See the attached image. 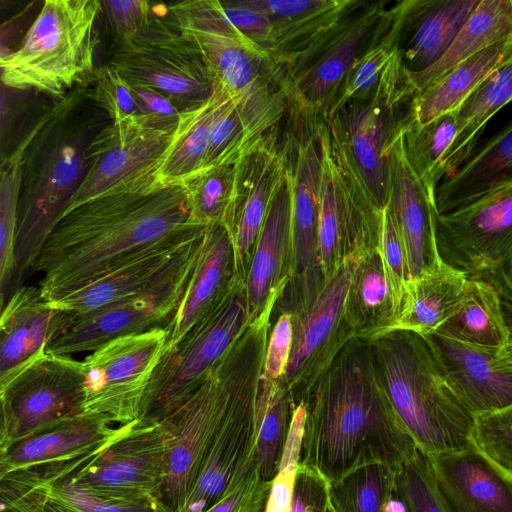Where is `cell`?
Instances as JSON below:
<instances>
[{"instance_id": "e0dca14e", "label": "cell", "mask_w": 512, "mask_h": 512, "mask_svg": "<svg viewBox=\"0 0 512 512\" xmlns=\"http://www.w3.org/2000/svg\"><path fill=\"white\" fill-rule=\"evenodd\" d=\"M178 121L148 113L111 121L102 128L87 149L85 176L65 211L155 174L173 141Z\"/></svg>"}, {"instance_id": "836d02e7", "label": "cell", "mask_w": 512, "mask_h": 512, "mask_svg": "<svg viewBox=\"0 0 512 512\" xmlns=\"http://www.w3.org/2000/svg\"><path fill=\"white\" fill-rule=\"evenodd\" d=\"M344 309L356 339L370 341L395 324L398 312L379 249L356 260Z\"/></svg>"}, {"instance_id": "f6af8a7d", "label": "cell", "mask_w": 512, "mask_h": 512, "mask_svg": "<svg viewBox=\"0 0 512 512\" xmlns=\"http://www.w3.org/2000/svg\"><path fill=\"white\" fill-rule=\"evenodd\" d=\"M236 183V164L203 169L183 184L193 220L203 226L226 225Z\"/></svg>"}, {"instance_id": "816d5d0a", "label": "cell", "mask_w": 512, "mask_h": 512, "mask_svg": "<svg viewBox=\"0 0 512 512\" xmlns=\"http://www.w3.org/2000/svg\"><path fill=\"white\" fill-rule=\"evenodd\" d=\"M1 477V510L6 512H66L47 494L29 470L14 471Z\"/></svg>"}, {"instance_id": "74e56055", "label": "cell", "mask_w": 512, "mask_h": 512, "mask_svg": "<svg viewBox=\"0 0 512 512\" xmlns=\"http://www.w3.org/2000/svg\"><path fill=\"white\" fill-rule=\"evenodd\" d=\"M512 100V60L494 70L455 110L456 135L440 166V181L472 155L491 117Z\"/></svg>"}, {"instance_id": "7c38bea8", "label": "cell", "mask_w": 512, "mask_h": 512, "mask_svg": "<svg viewBox=\"0 0 512 512\" xmlns=\"http://www.w3.org/2000/svg\"><path fill=\"white\" fill-rule=\"evenodd\" d=\"M167 436L160 419L124 424L122 433L102 450L56 476L112 501L163 502Z\"/></svg>"}, {"instance_id": "d590c367", "label": "cell", "mask_w": 512, "mask_h": 512, "mask_svg": "<svg viewBox=\"0 0 512 512\" xmlns=\"http://www.w3.org/2000/svg\"><path fill=\"white\" fill-rule=\"evenodd\" d=\"M512 60V37L465 59L439 81L416 95L411 124L424 125L455 111L497 68Z\"/></svg>"}, {"instance_id": "4dcf8cb0", "label": "cell", "mask_w": 512, "mask_h": 512, "mask_svg": "<svg viewBox=\"0 0 512 512\" xmlns=\"http://www.w3.org/2000/svg\"><path fill=\"white\" fill-rule=\"evenodd\" d=\"M66 312L47 301L38 285H23L1 307L0 377L43 352L63 327Z\"/></svg>"}, {"instance_id": "30bf717a", "label": "cell", "mask_w": 512, "mask_h": 512, "mask_svg": "<svg viewBox=\"0 0 512 512\" xmlns=\"http://www.w3.org/2000/svg\"><path fill=\"white\" fill-rule=\"evenodd\" d=\"M0 453L85 414L82 363L43 352L0 377Z\"/></svg>"}, {"instance_id": "5bb4252c", "label": "cell", "mask_w": 512, "mask_h": 512, "mask_svg": "<svg viewBox=\"0 0 512 512\" xmlns=\"http://www.w3.org/2000/svg\"><path fill=\"white\" fill-rule=\"evenodd\" d=\"M132 87L170 99L180 112L212 95L215 79L196 46L153 13L148 26L118 43L110 63Z\"/></svg>"}, {"instance_id": "9f6ffc18", "label": "cell", "mask_w": 512, "mask_h": 512, "mask_svg": "<svg viewBox=\"0 0 512 512\" xmlns=\"http://www.w3.org/2000/svg\"><path fill=\"white\" fill-rule=\"evenodd\" d=\"M220 2L232 25L251 42L269 54L271 23L268 16L251 5L248 0Z\"/></svg>"}, {"instance_id": "be15d7a7", "label": "cell", "mask_w": 512, "mask_h": 512, "mask_svg": "<svg viewBox=\"0 0 512 512\" xmlns=\"http://www.w3.org/2000/svg\"><path fill=\"white\" fill-rule=\"evenodd\" d=\"M324 512H336V510L333 508L329 500L327 501V505Z\"/></svg>"}, {"instance_id": "9c48e42d", "label": "cell", "mask_w": 512, "mask_h": 512, "mask_svg": "<svg viewBox=\"0 0 512 512\" xmlns=\"http://www.w3.org/2000/svg\"><path fill=\"white\" fill-rule=\"evenodd\" d=\"M250 322L246 287L238 278L211 312L176 345L165 348L146 390L140 419H161L182 404Z\"/></svg>"}, {"instance_id": "7dc6e473", "label": "cell", "mask_w": 512, "mask_h": 512, "mask_svg": "<svg viewBox=\"0 0 512 512\" xmlns=\"http://www.w3.org/2000/svg\"><path fill=\"white\" fill-rule=\"evenodd\" d=\"M32 472L47 494L66 512H172L164 502L127 503L101 498L70 480L47 479Z\"/></svg>"}, {"instance_id": "4fadbf2b", "label": "cell", "mask_w": 512, "mask_h": 512, "mask_svg": "<svg viewBox=\"0 0 512 512\" xmlns=\"http://www.w3.org/2000/svg\"><path fill=\"white\" fill-rule=\"evenodd\" d=\"M236 340L199 387L160 419L167 436L162 500L172 512L178 510L189 495L225 415L235 373Z\"/></svg>"}, {"instance_id": "7bdbcfd3", "label": "cell", "mask_w": 512, "mask_h": 512, "mask_svg": "<svg viewBox=\"0 0 512 512\" xmlns=\"http://www.w3.org/2000/svg\"><path fill=\"white\" fill-rule=\"evenodd\" d=\"M456 135L455 111L424 124H410L403 133L406 159L414 173L434 195L440 182L442 159Z\"/></svg>"}, {"instance_id": "cb8c5ba5", "label": "cell", "mask_w": 512, "mask_h": 512, "mask_svg": "<svg viewBox=\"0 0 512 512\" xmlns=\"http://www.w3.org/2000/svg\"><path fill=\"white\" fill-rule=\"evenodd\" d=\"M403 133L390 152L386 206L402 241L412 280L432 271L442 260L435 235L434 195L409 165L403 148Z\"/></svg>"}, {"instance_id": "83f0119b", "label": "cell", "mask_w": 512, "mask_h": 512, "mask_svg": "<svg viewBox=\"0 0 512 512\" xmlns=\"http://www.w3.org/2000/svg\"><path fill=\"white\" fill-rule=\"evenodd\" d=\"M427 456L453 512H512V478L474 447Z\"/></svg>"}, {"instance_id": "d6a6232c", "label": "cell", "mask_w": 512, "mask_h": 512, "mask_svg": "<svg viewBox=\"0 0 512 512\" xmlns=\"http://www.w3.org/2000/svg\"><path fill=\"white\" fill-rule=\"evenodd\" d=\"M512 179V120L434 191L438 214H447Z\"/></svg>"}, {"instance_id": "3957f363", "label": "cell", "mask_w": 512, "mask_h": 512, "mask_svg": "<svg viewBox=\"0 0 512 512\" xmlns=\"http://www.w3.org/2000/svg\"><path fill=\"white\" fill-rule=\"evenodd\" d=\"M384 390L426 455L473 447L474 415L449 385L427 337L392 330L368 341Z\"/></svg>"}, {"instance_id": "f35d334b", "label": "cell", "mask_w": 512, "mask_h": 512, "mask_svg": "<svg viewBox=\"0 0 512 512\" xmlns=\"http://www.w3.org/2000/svg\"><path fill=\"white\" fill-rule=\"evenodd\" d=\"M512 37V0H480L444 56L427 70L409 75L415 91L427 89L456 65Z\"/></svg>"}, {"instance_id": "d6986e66", "label": "cell", "mask_w": 512, "mask_h": 512, "mask_svg": "<svg viewBox=\"0 0 512 512\" xmlns=\"http://www.w3.org/2000/svg\"><path fill=\"white\" fill-rule=\"evenodd\" d=\"M355 262H343L311 301L290 313L292 347L283 379L295 407L306 403L319 378L354 338L344 307Z\"/></svg>"}, {"instance_id": "ffe728a7", "label": "cell", "mask_w": 512, "mask_h": 512, "mask_svg": "<svg viewBox=\"0 0 512 512\" xmlns=\"http://www.w3.org/2000/svg\"><path fill=\"white\" fill-rule=\"evenodd\" d=\"M172 24L198 49L215 82L237 97L257 82L283 76L268 53L240 33L218 0H189L169 7Z\"/></svg>"}, {"instance_id": "6f0895ef", "label": "cell", "mask_w": 512, "mask_h": 512, "mask_svg": "<svg viewBox=\"0 0 512 512\" xmlns=\"http://www.w3.org/2000/svg\"><path fill=\"white\" fill-rule=\"evenodd\" d=\"M292 337L291 314L280 312L271 328L263 366V374L268 379L276 381L284 377L291 353Z\"/></svg>"}, {"instance_id": "c3c4849f", "label": "cell", "mask_w": 512, "mask_h": 512, "mask_svg": "<svg viewBox=\"0 0 512 512\" xmlns=\"http://www.w3.org/2000/svg\"><path fill=\"white\" fill-rule=\"evenodd\" d=\"M472 444L512 478V404L474 416Z\"/></svg>"}, {"instance_id": "277c9868", "label": "cell", "mask_w": 512, "mask_h": 512, "mask_svg": "<svg viewBox=\"0 0 512 512\" xmlns=\"http://www.w3.org/2000/svg\"><path fill=\"white\" fill-rule=\"evenodd\" d=\"M77 98L62 103L38 123L35 147L40 162L22 163L14 274L9 296L23 286L55 223L67 209L86 173V152L101 129L75 113Z\"/></svg>"}, {"instance_id": "2e32d148", "label": "cell", "mask_w": 512, "mask_h": 512, "mask_svg": "<svg viewBox=\"0 0 512 512\" xmlns=\"http://www.w3.org/2000/svg\"><path fill=\"white\" fill-rule=\"evenodd\" d=\"M167 338L166 327H154L115 338L81 360L85 414L102 415L120 425L140 419Z\"/></svg>"}, {"instance_id": "52a82bcc", "label": "cell", "mask_w": 512, "mask_h": 512, "mask_svg": "<svg viewBox=\"0 0 512 512\" xmlns=\"http://www.w3.org/2000/svg\"><path fill=\"white\" fill-rule=\"evenodd\" d=\"M282 134L292 192L294 267L275 308L291 313L311 301L325 278L320 263L319 210L322 155L319 116L291 104Z\"/></svg>"}, {"instance_id": "ee69618b", "label": "cell", "mask_w": 512, "mask_h": 512, "mask_svg": "<svg viewBox=\"0 0 512 512\" xmlns=\"http://www.w3.org/2000/svg\"><path fill=\"white\" fill-rule=\"evenodd\" d=\"M36 132V126L24 142L3 162L0 183V292L1 307L8 299L13 274L18 222V205L25 150Z\"/></svg>"}, {"instance_id": "681fc988", "label": "cell", "mask_w": 512, "mask_h": 512, "mask_svg": "<svg viewBox=\"0 0 512 512\" xmlns=\"http://www.w3.org/2000/svg\"><path fill=\"white\" fill-rule=\"evenodd\" d=\"M306 419V404L295 407L278 472L272 481L265 512H290Z\"/></svg>"}, {"instance_id": "1f68e13d", "label": "cell", "mask_w": 512, "mask_h": 512, "mask_svg": "<svg viewBox=\"0 0 512 512\" xmlns=\"http://www.w3.org/2000/svg\"><path fill=\"white\" fill-rule=\"evenodd\" d=\"M271 23L269 54L282 67L335 24L359 0H248Z\"/></svg>"}, {"instance_id": "ab89813d", "label": "cell", "mask_w": 512, "mask_h": 512, "mask_svg": "<svg viewBox=\"0 0 512 512\" xmlns=\"http://www.w3.org/2000/svg\"><path fill=\"white\" fill-rule=\"evenodd\" d=\"M435 333L499 351L510 336L501 296L487 282L469 279L460 305Z\"/></svg>"}, {"instance_id": "9a60e30c", "label": "cell", "mask_w": 512, "mask_h": 512, "mask_svg": "<svg viewBox=\"0 0 512 512\" xmlns=\"http://www.w3.org/2000/svg\"><path fill=\"white\" fill-rule=\"evenodd\" d=\"M204 238L205 233L168 276L146 293L83 314L66 312L63 327L50 339L45 351L69 356L92 352L115 338L167 327L183 300Z\"/></svg>"}, {"instance_id": "e575fe53", "label": "cell", "mask_w": 512, "mask_h": 512, "mask_svg": "<svg viewBox=\"0 0 512 512\" xmlns=\"http://www.w3.org/2000/svg\"><path fill=\"white\" fill-rule=\"evenodd\" d=\"M468 284L464 273L441 261L408 282L401 312L390 331L409 330L425 337L435 333L456 311Z\"/></svg>"}, {"instance_id": "484cf974", "label": "cell", "mask_w": 512, "mask_h": 512, "mask_svg": "<svg viewBox=\"0 0 512 512\" xmlns=\"http://www.w3.org/2000/svg\"><path fill=\"white\" fill-rule=\"evenodd\" d=\"M293 267L292 192L287 169L268 208L245 280L251 321L275 309Z\"/></svg>"}, {"instance_id": "d4e9b609", "label": "cell", "mask_w": 512, "mask_h": 512, "mask_svg": "<svg viewBox=\"0 0 512 512\" xmlns=\"http://www.w3.org/2000/svg\"><path fill=\"white\" fill-rule=\"evenodd\" d=\"M480 0H403L393 5L392 26L409 75L427 70L447 52Z\"/></svg>"}, {"instance_id": "680465c9", "label": "cell", "mask_w": 512, "mask_h": 512, "mask_svg": "<svg viewBox=\"0 0 512 512\" xmlns=\"http://www.w3.org/2000/svg\"><path fill=\"white\" fill-rule=\"evenodd\" d=\"M328 481L316 471L299 464L290 512H324Z\"/></svg>"}, {"instance_id": "f5cc1de1", "label": "cell", "mask_w": 512, "mask_h": 512, "mask_svg": "<svg viewBox=\"0 0 512 512\" xmlns=\"http://www.w3.org/2000/svg\"><path fill=\"white\" fill-rule=\"evenodd\" d=\"M271 484L260 478L253 456L235 475L223 497L206 512H265Z\"/></svg>"}, {"instance_id": "bcb514c9", "label": "cell", "mask_w": 512, "mask_h": 512, "mask_svg": "<svg viewBox=\"0 0 512 512\" xmlns=\"http://www.w3.org/2000/svg\"><path fill=\"white\" fill-rule=\"evenodd\" d=\"M395 498L405 512H453L436 483L428 456L418 448L396 468Z\"/></svg>"}, {"instance_id": "91938a15", "label": "cell", "mask_w": 512, "mask_h": 512, "mask_svg": "<svg viewBox=\"0 0 512 512\" xmlns=\"http://www.w3.org/2000/svg\"><path fill=\"white\" fill-rule=\"evenodd\" d=\"M132 88L136 97L148 113L168 120H179L181 112L165 95L148 88Z\"/></svg>"}, {"instance_id": "ac0fdd59", "label": "cell", "mask_w": 512, "mask_h": 512, "mask_svg": "<svg viewBox=\"0 0 512 512\" xmlns=\"http://www.w3.org/2000/svg\"><path fill=\"white\" fill-rule=\"evenodd\" d=\"M415 97L399 92L353 99L325 119L381 209L388 200L390 152L411 124Z\"/></svg>"}, {"instance_id": "6da1fadb", "label": "cell", "mask_w": 512, "mask_h": 512, "mask_svg": "<svg viewBox=\"0 0 512 512\" xmlns=\"http://www.w3.org/2000/svg\"><path fill=\"white\" fill-rule=\"evenodd\" d=\"M196 225L184 184H162L148 175L65 211L31 273L42 275L37 285L55 302L133 251Z\"/></svg>"}, {"instance_id": "603a6c76", "label": "cell", "mask_w": 512, "mask_h": 512, "mask_svg": "<svg viewBox=\"0 0 512 512\" xmlns=\"http://www.w3.org/2000/svg\"><path fill=\"white\" fill-rule=\"evenodd\" d=\"M290 106L283 76L263 79L230 97L213 124L203 169L236 164L252 153L279 128Z\"/></svg>"}, {"instance_id": "8d00e7d4", "label": "cell", "mask_w": 512, "mask_h": 512, "mask_svg": "<svg viewBox=\"0 0 512 512\" xmlns=\"http://www.w3.org/2000/svg\"><path fill=\"white\" fill-rule=\"evenodd\" d=\"M230 97L232 95L215 82L208 100L180 113L173 141L155 173L160 183L183 184L203 170L213 124Z\"/></svg>"}, {"instance_id": "5b68a950", "label": "cell", "mask_w": 512, "mask_h": 512, "mask_svg": "<svg viewBox=\"0 0 512 512\" xmlns=\"http://www.w3.org/2000/svg\"><path fill=\"white\" fill-rule=\"evenodd\" d=\"M98 0H46L20 47L1 56V81L59 97L94 74Z\"/></svg>"}, {"instance_id": "f546056e", "label": "cell", "mask_w": 512, "mask_h": 512, "mask_svg": "<svg viewBox=\"0 0 512 512\" xmlns=\"http://www.w3.org/2000/svg\"><path fill=\"white\" fill-rule=\"evenodd\" d=\"M232 237L222 224L206 227L204 244L183 300L169 325L166 348L176 345L228 294L236 280Z\"/></svg>"}, {"instance_id": "94428289", "label": "cell", "mask_w": 512, "mask_h": 512, "mask_svg": "<svg viewBox=\"0 0 512 512\" xmlns=\"http://www.w3.org/2000/svg\"><path fill=\"white\" fill-rule=\"evenodd\" d=\"M509 329V339L505 346L498 351L495 361L499 367L512 370V327L509 326Z\"/></svg>"}, {"instance_id": "11a10c76", "label": "cell", "mask_w": 512, "mask_h": 512, "mask_svg": "<svg viewBox=\"0 0 512 512\" xmlns=\"http://www.w3.org/2000/svg\"><path fill=\"white\" fill-rule=\"evenodd\" d=\"M102 6L114 30L117 43L140 33L148 26L153 15L150 3L143 0L103 1Z\"/></svg>"}, {"instance_id": "db71d44e", "label": "cell", "mask_w": 512, "mask_h": 512, "mask_svg": "<svg viewBox=\"0 0 512 512\" xmlns=\"http://www.w3.org/2000/svg\"><path fill=\"white\" fill-rule=\"evenodd\" d=\"M379 251L399 316L407 285L411 278L406 253L387 206L383 208L382 212V234Z\"/></svg>"}, {"instance_id": "6125c7cd", "label": "cell", "mask_w": 512, "mask_h": 512, "mask_svg": "<svg viewBox=\"0 0 512 512\" xmlns=\"http://www.w3.org/2000/svg\"><path fill=\"white\" fill-rule=\"evenodd\" d=\"M384 512H405V510L401 502L394 497L388 502Z\"/></svg>"}, {"instance_id": "f907efd6", "label": "cell", "mask_w": 512, "mask_h": 512, "mask_svg": "<svg viewBox=\"0 0 512 512\" xmlns=\"http://www.w3.org/2000/svg\"><path fill=\"white\" fill-rule=\"evenodd\" d=\"M93 78V99L112 122L148 114L131 85L111 64L97 68Z\"/></svg>"}, {"instance_id": "7a4b0ae2", "label": "cell", "mask_w": 512, "mask_h": 512, "mask_svg": "<svg viewBox=\"0 0 512 512\" xmlns=\"http://www.w3.org/2000/svg\"><path fill=\"white\" fill-rule=\"evenodd\" d=\"M305 404L299 464L328 483L370 462L398 466L417 449L384 390L368 341L351 339Z\"/></svg>"}, {"instance_id": "b9f144b4", "label": "cell", "mask_w": 512, "mask_h": 512, "mask_svg": "<svg viewBox=\"0 0 512 512\" xmlns=\"http://www.w3.org/2000/svg\"><path fill=\"white\" fill-rule=\"evenodd\" d=\"M396 468L387 461L360 465L328 483V500L336 512H384L395 497Z\"/></svg>"}, {"instance_id": "f1b7e54d", "label": "cell", "mask_w": 512, "mask_h": 512, "mask_svg": "<svg viewBox=\"0 0 512 512\" xmlns=\"http://www.w3.org/2000/svg\"><path fill=\"white\" fill-rule=\"evenodd\" d=\"M111 423L105 416L84 414L18 442L0 453V475L95 454L122 433L124 425L113 427Z\"/></svg>"}, {"instance_id": "8992f818", "label": "cell", "mask_w": 512, "mask_h": 512, "mask_svg": "<svg viewBox=\"0 0 512 512\" xmlns=\"http://www.w3.org/2000/svg\"><path fill=\"white\" fill-rule=\"evenodd\" d=\"M385 0L361 1L282 67L291 103L325 118L356 61L380 41L392 19Z\"/></svg>"}, {"instance_id": "7402d4cb", "label": "cell", "mask_w": 512, "mask_h": 512, "mask_svg": "<svg viewBox=\"0 0 512 512\" xmlns=\"http://www.w3.org/2000/svg\"><path fill=\"white\" fill-rule=\"evenodd\" d=\"M286 171L279 128L236 163L234 198L225 227L233 241L237 276L244 284L268 208Z\"/></svg>"}, {"instance_id": "44dd1931", "label": "cell", "mask_w": 512, "mask_h": 512, "mask_svg": "<svg viewBox=\"0 0 512 512\" xmlns=\"http://www.w3.org/2000/svg\"><path fill=\"white\" fill-rule=\"evenodd\" d=\"M207 226H191L147 244L118 261L105 273L55 302L69 314H83L154 288L205 233Z\"/></svg>"}, {"instance_id": "ba28073f", "label": "cell", "mask_w": 512, "mask_h": 512, "mask_svg": "<svg viewBox=\"0 0 512 512\" xmlns=\"http://www.w3.org/2000/svg\"><path fill=\"white\" fill-rule=\"evenodd\" d=\"M441 260L492 285L512 305V179L447 214H435Z\"/></svg>"}, {"instance_id": "8fae6325", "label": "cell", "mask_w": 512, "mask_h": 512, "mask_svg": "<svg viewBox=\"0 0 512 512\" xmlns=\"http://www.w3.org/2000/svg\"><path fill=\"white\" fill-rule=\"evenodd\" d=\"M318 130L322 155L319 249L327 280L343 262L379 249L382 209L355 170L337 159L329 125L320 116Z\"/></svg>"}, {"instance_id": "4316f807", "label": "cell", "mask_w": 512, "mask_h": 512, "mask_svg": "<svg viewBox=\"0 0 512 512\" xmlns=\"http://www.w3.org/2000/svg\"><path fill=\"white\" fill-rule=\"evenodd\" d=\"M426 337L449 385L474 416L512 404V370L496 364L498 350L462 343L436 333Z\"/></svg>"}, {"instance_id": "60d3db41", "label": "cell", "mask_w": 512, "mask_h": 512, "mask_svg": "<svg viewBox=\"0 0 512 512\" xmlns=\"http://www.w3.org/2000/svg\"><path fill=\"white\" fill-rule=\"evenodd\" d=\"M258 398L262 415L254 456L260 478L272 482L281 463L295 405L284 379L272 381L263 372Z\"/></svg>"}, {"instance_id": "e7e4bbea", "label": "cell", "mask_w": 512, "mask_h": 512, "mask_svg": "<svg viewBox=\"0 0 512 512\" xmlns=\"http://www.w3.org/2000/svg\"><path fill=\"white\" fill-rule=\"evenodd\" d=\"M1 512H6V511H4V510H1Z\"/></svg>"}]
</instances>
